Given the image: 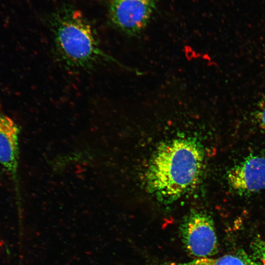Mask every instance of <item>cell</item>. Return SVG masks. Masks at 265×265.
Wrapping results in <instances>:
<instances>
[{
	"mask_svg": "<svg viewBox=\"0 0 265 265\" xmlns=\"http://www.w3.org/2000/svg\"><path fill=\"white\" fill-rule=\"evenodd\" d=\"M204 160L203 149L194 139L178 138L161 143L145 171L148 191L163 202L178 200L198 184Z\"/></svg>",
	"mask_w": 265,
	"mask_h": 265,
	"instance_id": "6da1fadb",
	"label": "cell"
},
{
	"mask_svg": "<svg viewBox=\"0 0 265 265\" xmlns=\"http://www.w3.org/2000/svg\"><path fill=\"white\" fill-rule=\"evenodd\" d=\"M50 22L55 50L66 66L86 69L113 60L100 48L92 26L79 10L64 8Z\"/></svg>",
	"mask_w": 265,
	"mask_h": 265,
	"instance_id": "7a4b0ae2",
	"label": "cell"
},
{
	"mask_svg": "<svg viewBox=\"0 0 265 265\" xmlns=\"http://www.w3.org/2000/svg\"><path fill=\"white\" fill-rule=\"evenodd\" d=\"M180 233L184 247L190 255L196 258H208L218 252L213 221L206 212H190L180 226Z\"/></svg>",
	"mask_w": 265,
	"mask_h": 265,
	"instance_id": "3957f363",
	"label": "cell"
},
{
	"mask_svg": "<svg viewBox=\"0 0 265 265\" xmlns=\"http://www.w3.org/2000/svg\"><path fill=\"white\" fill-rule=\"evenodd\" d=\"M156 3L157 0H109V17L117 28L135 36L147 26Z\"/></svg>",
	"mask_w": 265,
	"mask_h": 265,
	"instance_id": "277c9868",
	"label": "cell"
},
{
	"mask_svg": "<svg viewBox=\"0 0 265 265\" xmlns=\"http://www.w3.org/2000/svg\"><path fill=\"white\" fill-rule=\"evenodd\" d=\"M230 187L240 195L254 193L265 189V157L250 156L227 172Z\"/></svg>",
	"mask_w": 265,
	"mask_h": 265,
	"instance_id": "5b68a950",
	"label": "cell"
},
{
	"mask_svg": "<svg viewBox=\"0 0 265 265\" xmlns=\"http://www.w3.org/2000/svg\"><path fill=\"white\" fill-rule=\"evenodd\" d=\"M19 132V127L12 119L0 115V163L10 175L17 190Z\"/></svg>",
	"mask_w": 265,
	"mask_h": 265,
	"instance_id": "8992f818",
	"label": "cell"
},
{
	"mask_svg": "<svg viewBox=\"0 0 265 265\" xmlns=\"http://www.w3.org/2000/svg\"><path fill=\"white\" fill-rule=\"evenodd\" d=\"M159 265H245L239 256L226 255L218 258H196L184 263L167 262Z\"/></svg>",
	"mask_w": 265,
	"mask_h": 265,
	"instance_id": "52a82bcc",
	"label": "cell"
},
{
	"mask_svg": "<svg viewBox=\"0 0 265 265\" xmlns=\"http://www.w3.org/2000/svg\"><path fill=\"white\" fill-rule=\"evenodd\" d=\"M253 116L258 125L265 130V96L258 102L253 111Z\"/></svg>",
	"mask_w": 265,
	"mask_h": 265,
	"instance_id": "ba28073f",
	"label": "cell"
},
{
	"mask_svg": "<svg viewBox=\"0 0 265 265\" xmlns=\"http://www.w3.org/2000/svg\"><path fill=\"white\" fill-rule=\"evenodd\" d=\"M251 248L253 256L256 259H260L263 262H265V241L256 238L251 243Z\"/></svg>",
	"mask_w": 265,
	"mask_h": 265,
	"instance_id": "9c48e42d",
	"label": "cell"
},
{
	"mask_svg": "<svg viewBox=\"0 0 265 265\" xmlns=\"http://www.w3.org/2000/svg\"><path fill=\"white\" fill-rule=\"evenodd\" d=\"M244 262L245 265H265V262H263V264L259 263L253 260L247 255L245 252L241 250L239 252L238 256Z\"/></svg>",
	"mask_w": 265,
	"mask_h": 265,
	"instance_id": "30bf717a",
	"label": "cell"
}]
</instances>
